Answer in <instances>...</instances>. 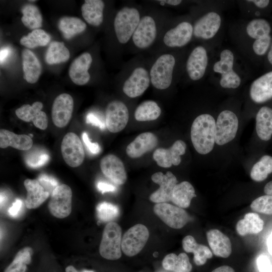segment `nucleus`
<instances>
[{
	"label": "nucleus",
	"instance_id": "nucleus-1",
	"mask_svg": "<svg viewBox=\"0 0 272 272\" xmlns=\"http://www.w3.org/2000/svg\"><path fill=\"white\" fill-rule=\"evenodd\" d=\"M216 121L209 114L198 115L191 127L190 137L192 145L197 153L201 155L209 153L215 143Z\"/></svg>",
	"mask_w": 272,
	"mask_h": 272
},
{
	"label": "nucleus",
	"instance_id": "nucleus-2",
	"mask_svg": "<svg viewBox=\"0 0 272 272\" xmlns=\"http://www.w3.org/2000/svg\"><path fill=\"white\" fill-rule=\"evenodd\" d=\"M121 234V228L117 223L112 221L107 224L99 246V253L102 257L112 260L120 258Z\"/></svg>",
	"mask_w": 272,
	"mask_h": 272
},
{
	"label": "nucleus",
	"instance_id": "nucleus-3",
	"mask_svg": "<svg viewBox=\"0 0 272 272\" xmlns=\"http://www.w3.org/2000/svg\"><path fill=\"white\" fill-rule=\"evenodd\" d=\"M140 15L135 8L125 7L117 13L114 21V28L118 41L126 43L140 22Z\"/></svg>",
	"mask_w": 272,
	"mask_h": 272
},
{
	"label": "nucleus",
	"instance_id": "nucleus-4",
	"mask_svg": "<svg viewBox=\"0 0 272 272\" xmlns=\"http://www.w3.org/2000/svg\"><path fill=\"white\" fill-rule=\"evenodd\" d=\"M175 64V59L170 54H164L158 57L150 73L151 82L155 88L164 90L170 86Z\"/></svg>",
	"mask_w": 272,
	"mask_h": 272
},
{
	"label": "nucleus",
	"instance_id": "nucleus-5",
	"mask_svg": "<svg viewBox=\"0 0 272 272\" xmlns=\"http://www.w3.org/2000/svg\"><path fill=\"white\" fill-rule=\"evenodd\" d=\"M149 236V230L145 225L141 224L134 225L122 237V251L128 256L137 255L146 245Z\"/></svg>",
	"mask_w": 272,
	"mask_h": 272
},
{
	"label": "nucleus",
	"instance_id": "nucleus-6",
	"mask_svg": "<svg viewBox=\"0 0 272 272\" xmlns=\"http://www.w3.org/2000/svg\"><path fill=\"white\" fill-rule=\"evenodd\" d=\"M234 55L228 49L223 50L220 54V60L216 62L213 66L215 72L221 75L220 84L224 88L235 89L241 83V79L233 70Z\"/></svg>",
	"mask_w": 272,
	"mask_h": 272
},
{
	"label": "nucleus",
	"instance_id": "nucleus-7",
	"mask_svg": "<svg viewBox=\"0 0 272 272\" xmlns=\"http://www.w3.org/2000/svg\"><path fill=\"white\" fill-rule=\"evenodd\" d=\"M238 128L236 115L230 110H224L219 115L215 125V143L225 145L235 137Z\"/></svg>",
	"mask_w": 272,
	"mask_h": 272
},
{
	"label": "nucleus",
	"instance_id": "nucleus-8",
	"mask_svg": "<svg viewBox=\"0 0 272 272\" xmlns=\"http://www.w3.org/2000/svg\"><path fill=\"white\" fill-rule=\"evenodd\" d=\"M50 195L48 208L51 214L59 219L67 217L72 211V191L70 187L64 184L59 185Z\"/></svg>",
	"mask_w": 272,
	"mask_h": 272
},
{
	"label": "nucleus",
	"instance_id": "nucleus-9",
	"mask_svg": "<svg viewBox=\"0 0 272 272\" xmlns=\"http://www.w3.org/2000/svg\"><path fill=\"white\" fill-rule=\"evenodd\" d=\"M154 212L165 224L173 229L182 228L189 220V216L184 209L167 202L156 203Z\"/></svg>",
	"mask_w": 272,
	"mask_h": 272
},
{
	"label": "nucleus",
	"instance_id": "nucleus-10",
	"mask_svg": "<svg viewBox=\"0 0 272 272\" xmlns=\"http://www.w3.org/2000/svg\"><path fill=\"white\" fill-rule=\"evenodd\" d=\"M61 152L65 162L72 167L81 165L84 161L85 152L79 137L74 132H68L63 137Z\"/></svg>",
	"mask_w": 272,
	"mask_h": 272
},
{
	"label": "nucleus",
	"instance_id": "nucleus-11",
	"mask_svg": "<svg viewBox=\"0 0 272 272\" xmlns=\"http://www.w3.org/2000/svg\"><path fill=\"white\" fill-rule=\"evenodd\" d=\"M129 118L128 110L124 103L118 100L110 102L106 108V126L109 131L118 132L126 126Z\"/></svg>",
	"mask_w": 272,
	"mask_h": 272
},
{
	"label": "nucleus",
	"instance_id": "nucleus-12",
	"mask_svg": "<svg viewBox=\"0 0 272 272\" xmlns=\"http://www.w3.org/2000/svg\"><path fill=\"white\" fill-rule=\"evenodd\" d=\"M151 179L159 185V188L151 194L150 200L156 203L171 201L173 188L177 183L176 176L170 171L165 174L158 172L152 175Z\"/></svg>",
	"mask_w": 272,
	"mask_h": 272
},
{
	"label": "nucleus",
	"instance_id": "nucleus-13",
	"mask_svg": "<svg viewBox=\"0 0 272 272\" xmlns=\"http://www.w3.org/2000/svg\"><path fill=\"white\" fill-rule=\"evenodd\" d=\"M74 109V100L69 94L63 93L54 99L51 109L53 123L58 127H64L70 122Z\"/></svg>",
	"mask_w": 272,
	"mask_h": 272
},
{
	"label": "nucleus",
	"instance_id": "nucleus-14",
	"mask_svg": "<svg viewBox=\"0 0 272 272\" xmlns=\"http://www.w3.org/2000/svg\"><path fill=\"white\" fill-rule=\"evenodd\" d=\"M150 81V75L146 69L136 67L124 82L123 91L130 98L139 97L148 88Z\"/></svg>",
	"mask_w": 272,
	"mask_h": 272
},
{
	"label": "nucleus",
	"instance_id": "nucleus-15",
	"mask_svg": "<svg viewBox=\"0 0 272 272\" xmlns=\"http://www.w3.org/2000/svg\"><path fill=\"white\" fill-rule=\"evenodd\" d=\"M186 148L185 143L178 140L169 149H156L153 154V159L162 167L169 168L172 165L177 166L181 163L180 156L185 154Z\"/></svg>",
	"mask_w": 272,
	"mask_h": 272
},
{
	"label": "nucleus",
	"instance_id": "nucleus-16",
	"mask_svg": "<svg viewBox=\"0 0 272 272\" xmlns=\"http://www.w3.org/2000/svg\"><path fill=\"white\" fill-rule=\"evenodd\" d=\"M100 167L103 174L115 184L122 185L126 182L127 175L124 164L116 156L106 155L101 160Z\"/></svg>",
	"mask_w": 272,
	"mask_h": 272
},
{
	"label": "nucleus",
	"instance_id": "nucleus-17",
	"mask_svg": "<svg viewBox=\"0 0 272 272\" xmlns=\"http://www.w3.org/2000/svg\"><path fill=\"white\" fill-rule=\"evenodd\" d=\"M157 28L153 18L149 16L143 17L132 35L134 45L141 49L149 47L155 41Z\"/></svg>",
	"mask_w": 272,
	"mask_h": 272
},
{
	"label": "nucleus",
	"instance_id": "nucleus-18",
	"mask_svg": "<svg viewBox=\"0 0 272 272\" xmlns=\"http://www.w3.org/2000/svg\"><path fill=\"white\" fill-rule=\"evenodd\" d=\"M43 104L37 101L32 104H24L16 109L15 113L20 119L26 121H32L37 128L44 130L48 126V117L46 113L41 111Z\"/></svg>",
	"mask_w": 272,
	"mask_h": 272
},
{
	"label": "nucleus",
	"instance_id": "nucleus-19",
	"mask_svg": "<svg viewBox=\"0 0 272 272\" xmlns=\"http://www.w3.org/2000/svg\"><path fill=\"white\" fill-rule=\"evenodd\" d=\"M221 23V17L215 12H209L194 24L193 34L198 38L209 39L213 38L218 31Z\"/></svg>",
	"mask_w": 272,
	"mask_h": 272
},
{
	"label": "nucleus",
	"instance_id": "nucleus-20",
	"mask_svg": "<svg viewBox=\"0 0 272 272\" xmlns=\"http://www.w3.org/2000/svg\"><path fill=\"white\" fill-rule=\"evenodd\" d=\"M208 55L205 48L196 47L189 55L186 63V71L189 78L197 81L202 78L208 65Z\"/></svg>",
	"mask_w": 272,
	"mask_h": 272
},
{
	"label": "nucleus",
	"instance_id": "nucleus-21",
	"mask_svg": "<svg viewBox=\"0 0 272 272\" xmlns=\"http://www.w3.org/2000/svg\"><path fill=\"white\" fill-rule=\"evenodd\" d=\"M192 34L191 24L187 22H183L165 33L163 42L168 47H182L190 41Z\"/></svg>",
	"mask_w": 272,
	"mask_h": 272
},
{
	"label": "nucleus",
	"instance_id": "nucleus-22",
	"mask_svg": "<svg viewBox=\"0 0 272 272\" xmlns=\"http://www.w3.org/2000/svg\"><path fill=\"white\" fill-rule=\"evenodd\" d=\"M92 62V56L88 52L83 53L74 60L69 69V76L75 84L84 85L89 82L88 70Z\"/></svg>",
	"mask_w": 272,
	"mask_h": 272
},
{
	"label": "nucleus",
	"instance_id": "nucleus-23",
	"mask_svg": "<svg viewBox=\"0 0 272 272\" xmlns=\"http://www.w3.org/2000/svg\"><path fill=\"white\" fill-rule=\"evenodd\" d=\"M158 139L150 132L141 133L126 147V153L131 158H138L154 149L157 145Z\"/></svg>",
	"mask_w": 272,
	"mask_h": 272
},
{
	"label": "nucleus",
	"instance_id": "nucleus-24",
	"mask_svg": "<svg viewBox=\"0 0 272 272\" xmlns=\"http://www.w3.org/2000/svg\"><path fill=\"white\" fill-rule=\"evenodd\" d=\"M251 99L254 102L261 103L272 98V71L254 80L249 91Z\"/></svg>",
	"mask_w": 272,
	"mask_h": 272
},
{
	"label": "nucleus",
	"instance_id": "nucleus-25",
	"mask_svg": "<svg viewBox=\"0 0 272 272\" xmlns=\"http://www.w3.org/2000/svg\"><path fill=\"white\" fill-rule=\"evenodd\" d=\"M207 238L213 254L223 258L228 257L232 253V245L229 237L218 229L207 232Z\"/></svg>",
	"mask_w": 272,
	"mask_h": 272
},
{
	"label": "nucleus",
	"instance_id": "nucleus-26",
	"mask_svg": "<svg viewBox=\"0 0 272 272\" xmlns=\"http://www.w3.org/2000/svg\"><path fill=\"white\" fill-rule=\"evenodd\" d=\"M27 190L25 205L29 209L39 207L49 197L50 194L46 191L37 179H27L24 182Z\"/></svg>",
	"mask_w": 272,
	"mask_h": 272
},
{
	"label": "nucleus",
	"instance_id": "nucleus-27",
	"mask_svg": "<svg viewBox=\"0 0 272 272\" xmlns=\"http://www.w3.org/2000/svg\"><path fill=\"white\" fill-rule=\"evenodd\" d=\"M23 77L29 83H35L42 73V65L35 54L28 49L22 52Z\"/></svg>",
	"mask_w": 272,
	"mask_h": 272
},
{
	"label": "nucleus",
	"instance_id": "nucleus-28",
	"mask_svg": "<svg viewBox=\"0 0 272 272\" xmlns=\"http://www.w3.org/2000/svg\"><path fill=\"white\" fill-rule=\"evenodd\" d=\"M33 146V141L26 134H17L5 129L0 130V147L6 148L11 146L15 149L27 151Z\"/></svg>",
	"mask_w": 272,
	"mask_h": 272
},
{
	"label": "nucleus",
	"instance_id": "nucleus-29",
	"mask_svg": "<svg viewBox=\"0 0 272 272\" xmlns=\"http://www.w3.org/2000/svg\"><path fill=\"white\" fill-rule=\"evenodd\" d=\"M182 244L185 252L194 254L193 261L197 265L204 264L208 259L213 256V253L209 248L197 243L192 236H185L182 240Z\"/></svg>",
	"mask_w": 272,
	"mask_h": 272
},
{
	"label": "nucleus",
	"instance_id": "nucleus-30",
	"mask_svg": "<svg viewBox=\"0 0 272 272\" xmlns=\"http://www.w3.org/2000/svg\"><path fill=\"white\" fill-rule=\"evenodd\" d=\"M104 3L101 0H86L81 7L85 20L94 26L100 25L103 20Z\"/></svg>",
	"mask_w": 272,
	"mask_h": 272
},
{
	"label": "nucleus",
	"instance_id": "nucleus-31",
	"mask_svg": "<svg viewBox=\"0 0 272 272\" xmlns=\"http://www.w3.org/2000/svg\"><path fill=\"white\" fill-rule=\"evenodd\" d=\"M256 130L258 137L263 141H268L272 135V109L262 107L256 116Z\"/></svg>",
	"mask_w": 272,
	"mask_h": 272
},
{
	"label": "nucleus",
	"instance_id": "nucleus-32",
	"mask_svg": "<svg viewBox=\"0 0 272 272\" xmlns=\"http://www.w3.org/2000/svg\"><path fill=\"white\" fill-rule=\"evenodd\" d=\"M196 196L193 186L188 181L177 184L173 188L171 201L177 207L187 208L191 199Z\"/></svg>",
	"mask_w": 272,
	"mask_h": 272
},
{
	"label": "nucleus",
	"instance_id": "nucleus-33",
	"mask_svg": "<svg viewBox=\"0 0 272 272\" xmlns=\"http://www.w3.org/2000/svg\"><path fill=\"white\" fill-rule=\"evenodd\" d=\"M263 221L255 213H248L243 219L237 223L236 230L241 236L247 234H256L260 232L263 228Z\"/></svg>",
	"mask_w": 272,
	"mask_h": 272
},
{
	"label": "nucleus",
	"instance_id": "nucleus-34",
	"mask_svg": "<svg viewBox=\"0 0 272 272\" xmlns=\"http://www.w3.org/2000/svg\"><path fill=\"white\" fill-rule=\"evenodd\" d=\"M162 266L165 270L172 272H190L192 268L185 253H181L178 255L174 253L167 254L162 261Z\"/></svg>",
	"mask_w": 272,
	"mask_h": 272
},
{
	"label": "nucleus",
	"instance_id": "nucleus-35",
	"mask_svg": "<svg viewBox=\"0 0 272 272\" xmlns=\"http://www.w3.org/2000/svg\"><path fill=\"white\" fill-rule=\"evenodd\" d=\"M58 28L65 39H70L82 33L86 28V24L81 19L75 17H64L58 22Z\"/></svg>",
	"mask_w": 272,
	"mask_h": 272
},
{
	"label": "nucleus",
	"instance_id": "nucleus-36",
	"mask_svg": "<svg viewBox=\"0 0 272 272\" xmlns=\"http://www.w3.org/2000/svg\"><path fill=\"white\" fill-rule=\"evenodd\" d=\"M70 53L62 42L52 41L45 53V60L47 64H54L67 61Z\"/></svg>",
	"mask_w": 272,
	"mask_h": 272
},
{
	"label": "nucleus",
	"instance_id": "nucleus-37",
	"mask_svg": "<svg viewBox=\"0 0 272 272\" xmlns=\"http://www.w3.org/2000/svg\"><path fill=\"white\" fill-rule=\"evenodd\" d=\"M161 113V108L156 102L147 100L137 107L134 112V117L139 121H152L157 119Z\"/></svg>",
	"mask_w": 272,
	"mask_h": 272
},
{
	"label": "nucleus",
	"instance_id": "nucleus-38",
	"mask_svg": "<svg viewBox=\"0 0 272 272\" xmlns=\"http://www.w3.org/2000/svg\"><path fill=\"white\" fill-rule=\"evenodd\" d=\"M23 24L30 29H39L42 25V17L39 9L32 4H27L22 9Z\"/></svg>",
	"mask_w": 272,
	"mask_h": 272
},
{
	"label": "nucleus",
	"instance_id": "nucleus-39",
	"mask_svg": "<svg viewBox=\"0 0 272 272\" xmlns=\"http://www.w3.org/2000/svg\"><path fill=\"white\" fill-rule=\"evenodd\" d=\"M272 173V157L264 155L252 167L250 176L256 182L264 180L268 175Z\"/></svg>",
	"mask_w": 272,
	"mask_h": 272
},
{
	"label": "nucleus",
	"instance_id": "nucleus-40",
	"mask_svg": "<svg viewBox=\"0 0 272 272\" xmlns=\"http://www.w3.org/2000/svg\"><path fill=\"white\" fill-rule=\"evenodd\" d=\"M50 39L51 36L44 30L37 29L33 30L27 36H23L20 42L21 45L27 48H34L46 46Z\"/></svg>",
	"mask_w": 272,
	"mask_h": 272
},
{
	"label": "nucleus",
	"instance_id": "nucleus-41",
	"mask_svg": "<svg viewBox=\"0 0 272 272\" xmlns=\"http://www.w3.org/2000/svg\"><path fill=\"white\" fill-rule=\"evenodd\" d=\"M32 249L26 247L16 255L13 261L6 268L5 272H26L27 265L31 262Z\"/></svg>",
	"mask_w": 272,
	"mask_h": 272
},
{
	"label": "nucleus",
	"instance_id": "nucleus-42",
	"mask_svg": "<svg viewBox=\"0 0 272 272\" xmlns=\"http://www.w3.org/2000/svg\"><path fill=\"white\" fill-rule=\"evenodd\" d=\"M270 30L269 24L263 19L252 20L246 27V32L248 36L255 39L269 35Z\"/></svg>",
	"mask_w": 272,
	"mask_h": 272
},
{
	"label": "nucleus",
	"instance_id": "nucleus-43",
	"mask_svg": "<svg viewBox=\"0 0 272 272\" xmlns=\"http://www.w3.org/2000/svg\"><path fill=\"white\" fill-rule=\"evenodd\" d=\"M97 215L101 222H112L118 217L119 210L118 207L108 202H102L96 207Z\"/></svg>",
	"mask_w": 272,
	"mask_h": 272
},
{
	"label": "nucleus",
	"instance_id": "nucleus-44",
	"mask_svg": "<svg viewBox=\"0 0 272 272\" xmlns=\"http://www.w3.org/2000/svg\"><path fill=\"white\" fill-rule=\"evenodd\" d=\"M250 208L255 212L272 215V195L266 194L257 197L251 202Z\"/></svg>",
	"mask_w": 272,
	"mask_h": 272
},
{
	"label": "nucleus",
	"instance_id": "nucleus-45",
	"mask_svg": "<svg viewBox=\"0 0 272 272\" xmlns=\"http://www.w3.org/2000/svg\"><path fill=\"white\" fill-rule=\"evenodd\" d=\"M49 156L43 150L31 151L26 156L27 165L33 168L40 167L45 165L49 160Z\"/></svg>",
	"mask_w": 272,
	"mask_h": 272
},
{
	"label": "nucleus",
	"instance_id": "nucleus-46",
	"mask_svg": "<svg viewBox=\"0 0 272 272\" xmlns=\"http://www.w3.org/2000/svg\"><path fill=\"white\" fill-rule=\"evenodd\" d=\"M37 180L44 190L48 192L50 195L59 185L58 181L54 177L46 174H40Z\"/></svg>",
	"mask_w": 272,
	"mask_h": 272
},
{
	"label": "nucleus",
	"instance_id": "nucleus-47",
	"mask_svg": "<svg viewBox=\"0 0 272 272\" xmlns=\"http://www.w3.org/2000/svg\"><path fill=\"white\" fill-rule=\"evenodd\" d=\"M270 40L269 35L255 39L252 46L255 53L258 55H264L269 46Z\"/></svg>",
	"mask_w": 272,
	"mask_h": 272
},
{
	"label": "nucleus",
	"instance_id": "nucleus-48",
	"mask_svg": "<svg viewBox=\"0 0 272 272\" xmlns=\"http://www.w3.org/2000/svg\"><path fill=\"white\" fill-rule=\"evenodd\" d=\"M257 265L259 272H272V262L266 255H260L257 259Z\"/></svg>",
	"mask_w": 272,
	"mask_h": 272
},
{
	"label": "nucleus",
	"instance_id": "nucleus-49",
	"mask_svg": "<svg viewBox=\"0 0 272 272\" xmlns=\"http://www.w3.org/2000/svg\"><path fill=\"white\" fill-rule=\"evenodd\" d=\"M86 122L93 126H97L101 129H104L106 123L98 115L90 112L86 116Z\"/></svg>",
	"mask_w": 272,
	"mask_h": 272
},
{
	"label": "nucleus",
	"instance_id": "nucleus-50",
	"mask_svg": "<svg viewBox=\"0 0 272 272\" xmlns=\"http://www.w3.org/2000/svg\"><path fill=\"white\" fill-rule=\"evenodd\" d=\"M82 139L85 145L90 152L94 154H98L100 151V147L97 143H92L90 140L87 132L82 134Z\"/></svg>",
	"mask_w": 272,
	"mask_h": 272
},
{
	"label": "nucleus",
	"instance_id": "nucleus-51",
	"mask_svg": "<svg viewBox=\"0 0 272 272\" xmlns=\"http://www.w3.org/2000/svg\"><path fill=\"white\" fill-rule=\"evenodd\" d=\"M97 187L102 193L107 192H114L116 190V187L114 185L104 181H99L97 184Z\"/></svg>",
	"mask_w": 272,
	"mask_h": 272
},
{
	"label": "nucleus",
	"instance_id": "nucleus-52",
	"mask_svg": "<svg viewBox=\"0 0 272 272\" xmlns=\"http://www.w3.org/2000/svg\"><path fill=\"white\" fill-rule=\"evenodd\" d=\"M23 202L20 199H16L12 206L9 209V214L12 217H16L18 215L21 210Z\"/></svg>",
	"mask_w": 272,
	"mask_h": 272
},
{
	"label": "nucleus",
	"instance_id": "nucleus-53",
	"mask_svg": "<svg viewBox=\"0 0 272 272\" xmlns=\"http://www.w3.org/2000/svg\"><path fill=\"white\" fill-rule=\"evenodd\" d=\"M11 49L9 47H4L0 51V62L3 64L11 53Z\"/></svg>",
	"mask_w": 272,
	"mask_h": 272
},
{
	"label": "nucleus",
	"instance_id": "nucleus-54",
	"mask_svg": "<svg viewBox=\"0 0 272 272\" xmlns=\"http://www.w3.org/2000/svg\"><path fill=\"white\" fill-rule=\"evenodd\" d=\"M248 2H252L257 7L260 8H264L266 7L269 3V1L268 0H254L248 1Z\"/></svg>",
	"mask_w": 272,
	"mask_h": 272
},
{
	"label": "nucleus",
	"instance_id": "nucleus-55",
	"mask_svg": "<svg viewBox=\"0 0 272 272\" xmlns=\"http://www.w3.org/2000/svg\"><path fill=\"white\" fill-rule=\"evenodd\" d=\"M212 272H235V270L232 267L229 266L223 265L216 268Z\"/></svg>",
	"mask_w": 272,
	"mask_h": 272
},
{
	"label": "nucleus",
	"instance_id": "nucleus-56",
	"mask_svg": "<svg viewBox=\"0 0 272 272\" xmlns=\"http://www.w3.org/2000/svg\"><path fill=\"white\" fill-rule=\"evenodd\" d=\"M264 192L266 194L272 195V180L266 184L264 187Z\"/></svg>",
	"mask_w": 272,
	"mask_h": 272
},
{
	"label": "nucleus",
	"instance_id": "nucleus-57",
	"mask_svg": "<svg viewBox=\"0 0 272 272\" xmlns=\"http://www.w3.org/2000/svg\"><path fill=\"white\" fill-rule=\"evenodd\" d=\"M160 3L166 4L171 6H177L179 5L181 3V1L180 0H164L159 1Z\"/></svg>",
	"mask_w": 272,
	"mask_h": 272
},
{
	"label": "nucleus",
	"instance_id": "nucleus-58",
	"mask_svg": "<svg viewBox=\"0 0 272 272\" xmlns=\"http://www.w3.org/2000/svg\"><path fill=\"white\" fill-rule=\"evenodd\" d=\"M65 272H95L91 270H83L81 271H78L73 266L69 265L65 268Z\"/></svg>",
	"mask_w": 272,
	"mask_h": 272
},
{
	"label": "nucleus",
	"instance_id": "nucleus-59",
	"mask_svg": "<svg viewBox=\"0 0 272 272\" xmlns=\"http://www.w3.org/2000/svg\"><path fill=\"white\" fill-rule=\"evenodd\" d=\"M267 245L268 251L270 254L272 256V233L267 239Z\"/></svg>",
	"mask_w": 272,
	"mask_h": 272
},
{
	"label": "nucleus",
	"instance_id": "nucleus-60",
	"mask_svg": "<svg viewBox=\"0 0 272 272\" xmlns=\"http://www.w3.org/2000/svg\"><path fill=\"white\" fill-rule=\"evenodd\" d=\"M7 195L6 194L1 191V207L4 205V203L7 201Z\"/></svg>",
	"mask_w": 272,
	"mask_h": 272
},
{
	"label": "nucleus",
	"instance_id": "nucleus-61",
	"mask_svg": "<svg viewBox=\"0 0 272 272\" xmlns=\"http://www.w3.org/2000/svg\"><path fill=\"white\" fill-rule=\"evenodd\" d=\"M267 59L271 64H272V45L268 53Z\"/></svg>",
	"mask_w": 272,
	"mask_h": 272
},
{
	"label": "nucleus",
	"instance_id": "nucleus-62",
	"mask_svg": "<svg viewBox=\"0 0 272 272\" xmlns=\"http://www.w3.org/2000/svg\"><path fill=\"white\" fill-rule=\"evenodd\" d=\"M157 272H168V271H167V270H166V271H165V270H160V271H157Z\"/></svg>",
	"mask_w": 272,
	"mask_h": 272
}]
</instances>
